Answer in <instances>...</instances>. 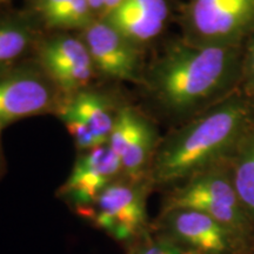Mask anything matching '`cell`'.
<instances>
[{
	"instance_id": "cell-1",
	"label": "cell",
	"mask_w": 254,
	"mask_h": 254,
	"mask_svg": "<svg viewBox=\"0 0 254 254\" xmlns=\"http://www.w3.org/2000/svg\"><path fill=\"white\" fill-rule=\"evenodd\" d=\"M243 45L202 46L178 38L142 73L141 84L159 112L183 124L239 90Z\"/></svg>"
},
{
	"instance_id": "cell-2",
	"label": "cell",
	"mask_w": 254,
	"mask_h": 254,
	"mask_svg": "<svg viewBox=\"0 0 254 254\" xmlns=\"http://www.w3.org/2000/svg\"><path fill=\"white\" fill-rule=\"evenodd\" d=\"M254 124V103L240 90L160 139L148 180L170 190L227 160Z\"/></svg>"
},
{
	"instance_id": "cell-3",
	"label": "cell",
	"mask_w": 254,
	"mask_h": 254,
	"mask_svg": "<svg viewBox=\"0 0 254 254\" xmlns=\"http://www.w3.org/2000/svg\"><path fill=\"white\" fill-rule=\"evenodd\" d=\"M178 207L209 215L231 234L241 254L254 253V225L234 190L228 159L167 190L161 209Z\"/></svg>"
},
{
	"instance_id": "cell-4",
	"label": "cell",
	"mask_w": 254,
	"mask_h": 254,
	"mask_svg": "<svg viewBox=\"0 0 254 254\" xmlns=\"http://www.w3.org/2000/svg\"><path fill=\"white\" fill-rule=\"evenodd\" d=\"M152 190L148 179L123 177L106 187L91 205L75 213L126 250L151 231L147 198Z\"/></svg>"
},
{
	"instance_id": "cell-5",
	"label": "cell",
	"mask_w": 254,
	"mask_h": 254,
	"mask_svg": "<svg viewBox=\"0 0 254 254\" xmlns=\"http://www.w3.org/2000/svg\"><path fill=\"white\" fill-rule=\"evenodd\" d=\"M183 38L202 46H241L254 30V0H189Z\"/></svg>"
},
{
	"instance_id": "cell-6",
	"label": "cell",
	"mask_w": 254,
	"mask_h": 254,
	"mask_svg": "<svg viewBox=\"0 0 254 254\" xmlns=\"http://www.w3.org/2000/svg\"><path fill=\"white\" fill-rule=\"evenodd\" d=\"M151 230L182 254H241L228 232L209 215L192 208L161 209Z\"/></svg>"
},
{
	"instance_id": "cell-7",
	"label": "cell",
	"mask_w": 254,
	"mask_h": 254,
	"mask_svg": "<svg viewBox=\"0 0 254 254\" xmlns=\"http://www.w3.org/2000/svg\"><path fill=\"white\" fill-rule=\"evenodd\" d=\"M58 88L47 77L28 68L0 72V129L28 117L58 110Z\"/></svg>"
},
{
	"instance_id": "cell-8",
	"label": "cell",
	"mask_w": 254,
	"mask_h": 254,
	"mask_svg": "<svg viewBox=\"0 0 254 254\" xmlns=\"http://www.w3.org/2000/svg\"><path fill=\"white\" fill-rule=\"evenodd\" d=\"M160 139L153 123L140 111L129 106L118 110L107 144L120 159L124 178L148 179Z\"/></svg>"
},
{
	"instance_id": "cell-9",
	"label": "cell",
	"mask_w": 254,
	"mask_h": 254,
	"mask_svg": "<svg viewBox=\"0 0 254 254\" xmlns=\"http://www.w3.org/2000/svg\"><path fill=\"white\" fill-rule=\"evenodd\" d=\"M120 159L109 144L81 152L58 196L75 212L91 205L103 190L123 178Z\"/></svg>"
},
{
	"instance_id": "cell-10",
	"label": "cell",
	"mask_w": 254,
	"mask_h": 254,
	"mask_svg": "<svg viewBox=\"0 0 254 254\" xmlns=\"http://www.w3.org/2000/svg\"><path fill=\"white\" fill-rule=\"evenodd\" d=\"M82 40L98 72L117 80L141 82L140 49L104 19L82 30Z\"/></svg>"
},
{
	"instance_id": "cell-11",
	"label": "cell",
	"mask_w": 254,
	"mask_h": 254,
	"mask_svg": "<svg viewBox=\"0 0 254 254\" xmlns=\"http://www.w3.org/2000/svg\"><path fill=\"white\" fill-rule=\"evenodd\" d=\"M39 60L46 77L59 91L69 95L84 91L97 69L84 40L57 36L40 44Z\"/></svg>"
},
{
	"instance_id": "cell-12",
	"label": "cell",
	"mask_w": 254,
	"mask_h": 254,
	"mask_svg": "<svg viewBox=\"0 0 254 254\" xmlns=\"http://www.w3.org/2000/svg\"><path fill=\"white\" fill-rule=\"evenodd\" d=\"M170 17V0H124L104 20L140 49L161 36Z\"/></svg>"
},
{
	"instance_id": "cell-13",
	"label": "cell",
	"mask_w": 254,
	"mask_h": 254,
	"mask_svg": "<svg viewBox=\"0 0 254 254\" xmlns=\"http://www.w3.org/2000/svg\"><path fill=\"white\" fill-rule=\"evenodd\" d=\"M60 106L75 114L103 144H107L118 111H114L106 97L97 92L84 90L69 95V99L60 104Z\"/></svg>"
},
{
	"instance_id": "cell-14",
	"label": "cell",
	"mask_w": 254,
	"mask_h": 254,
	"mask_svg": "<svg viewBox=\"0 0 254 254\" xmlns=\"http://www.w3.org/2000/svg\"><path fill=\"white\" fill-rule=\"evenodd\" d=\"M228 165L240 204L254 225V124L228 159Z\"/></svg>"
},
{
	"instance_id": "cell-15",
	"label": "cell",
	"mask_w": 254,
	"mask_h": 254,
	"mask_svg": "<svg viewBox=\"0 0 254 254\" xmlns=\"http://www.w3.org/2000/svg\"><path fill=\"white\" fill-rule=\"evenodd\" d=\"M38 9L47 26L57 30H85L94 21L87 0H39Z\"/></svg>"
},
{
	"instance_id": "cell-16",
	"label": "cell",
	"mask_w": 254,
	"mask_h": 254,
	"mask_svg": "<svg viewBox=\"0 0 254 254\" xmlns=\"http://www.w3.org/2000/svg\"><path fill=\"white\" fill-rule=\"evenodd\" d=\"M31 43L32 32L27 25L13 20L0 21V72L11 68Z\"/></svg>"
},
{
	"instance_id": "cell-17",
	"label": "cell",
	"mask_w": 254,
	"mask_h": 254,
	"mask_svg": "<svg viewBox=\"0 0 254 254\" xmlns=\"http://www.w3.org/2000/svg\"><path fill=\"white\" fill-rule=\"evenodd\" d=\"M58 117L62 122L65 124L66 128L74 140L75 147L80 152L88 151L91 148L97 147V146L104 145L99 139L95 136L92 129L80 118H78L75 114L65 110L64 107L59 106L57 110Z\"/></svg>"
},
{
	"instance_id": "cell-18",
	"label": "cell",
	"mask_w": 254,
	"mask_h": 254,
	"mask_svg": "<svg viewBox=\"0 0 254 254\" xmlns=\"http://www.w3.org/2000/svg\"><path fill=\"white\" fill-rule=\"evenodd\" d=\"M239 90L254 103V30L243 44Z\"/></svg>"
},
{
	"instance_id": "cell-19",
	"label": "cell",
	"mask_w": 254,
	"mask_h": 254,
	"mask_svg": "<svg viewBox=\"0 0 254 254\" xmlns=\"http://www.w3.org/2000/svg\"><path fill=\"white\" fill-rule=\"evenodd\" d=\"M126 251L127 254H182L172 244L159 237L152 230Z\"/></svg>"
},
{
	"instance_id": "cell-20",
	"label": "cell",
	"mask_w": 254,
	"mask_h": 254,
	"mask_svg": "<svg viewBox=\"0 0 254 254\" xmlns=\"http://www.w3.org/2000/svg\"><path fill=\"white\" fill-rule=\"evenodd\" d=\"M123 1L124 0H101V11H100L101 19L107 17V15H109L113 9L118 7Z\"/></svg>"
},
{
	"instance_id": "cell-21",
	"label": "cell",
	"mask_w": 254,
	"mask_h": 254,
	"mask_svg": "<svg viewBox=\"0 0 254 254\" xmlns=\"http://www.w3.org/2000/svg\"><path fill=\"white\" fill-rule=\"evenodd\" d=\"M88 4H90L92 11H93V13H98L100 14V11H101V0H87Z\"/></svg>"
},
{
	"instance_id": "cell-22",
	"label": "cell",
	"mask_w": 254,
	"mask_h": 254,
	"mask_svg": "<svg viewBox=\"0 0 254 254\" xmlns=\"http://www.w3.org/2000/svg\"><path fill=\"white\" fill-rule=\"evenodd\" d=\"M0 133H1V129H0ZM4 168V158H2V151H1V142H0V172Z\"/></svg>"
},
{
	"instance_id": "cell-23",
	"label": "cell",
	"mask_w": 254,
	"mask_h": 254,
	"mask_svg": "<svg viewBox=\"0 0 254 254\" xmlns=\"http://www.w3.org/2000/svg\"><path fill=\"white\" fill-rule=\"evenodd\" d=\"M4 1H6V0H0V2H4Z\"/></svg>"
}]
</instances>
